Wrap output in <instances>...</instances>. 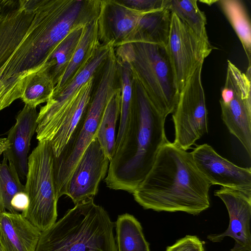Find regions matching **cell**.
I'll return each instance as SVG.
<instances>
[{
	"mask_svg": "<svg viewBox=\"0 0 251 251\" xmlns=\"http://www.w3.org/2000/svg\"><path fill=\"white\" fill-rule=\"evenodd\" d=\"M118 62L121 89V103L120 125L116 138L115 152L123 145L132 124L134 114V80L132 74L126 63L118 60Z\"/></svg>",
	"mask_w": 251,
	"mask_h": 251,
	"instance_id": "21",
	"label": "cell"
},
{
	"mask_svg": "<svg viewBox=\"0 0 251 251\" xmlns=\"http://www.w3.org/2000/svg\"><path fill=\"white\" fill-rule=\"evenodd\" d=\"M41 232L22 213L0 212V244L2 251H35Z\"/></svg>",
	"mask_w": 251,
	"mask_h": 251,
	"instance_id": "18",
	"label": "cell"
},
{
	"mask_svg": "<svg viewBox=\"0 0 251 251\" xmlns=\"http://www.w3.org/2000/svg\"><path fill=\"white\" fill-rule=\"evenodd\" d=\"M230 251H232L230 250Z\"/></svg>",
	"mask_w": 251,
	"mask_h": 251,
	"instance_id": "33",
	"label": "cell"
},
{
	"mask_svg": "<svg viewBox=\"0 0 251 251\" xmlns=\"http://www.w3.org/2000/svg\"><path fill=\"white\" fill-rule=\"evenodd\" d=\"M20 179L13 165L3 157L0 162V212L7 210L11 213H18L12 207L11 201L17 194L25 192V186L21 182Z\"/></svg>",
	"mask_w": 251,
	"mask_h": 251,
	"instance_id": "28",
	"label": "cell"
},
{
	"mask_svg": "<svg viewBox=\"0 0 251 251\" xmlns=\"http://www.w3.org/2000/svg\"><path fill=\"white\" fill-rule=\"evenodd\" d=\"M133 80V120L123 145L110 161L104 179L109 188L132 194L150 171L159 150L169 142L165 130L166 117Z\"/></svg>",
	"mask_w": 251,
	"mask_h": 251,
	"instance_id": "3",
	"label": "cell"
},
{
	"mask_svg": "<svg viewBox=\"0 0 251 251\" xmlns=\"http://www.w3.org/2000/svg\"></svg>",
	"mask_w": 251,
	"mask_h": 251,
	"instance_id": "34",
	"label": "cell"
},
{
	"mask_svg": "<svg viewBox=\"0 0 251 251\" xmlns=\"http://www.w3.org/2000/svg\"><path fill=\"white\" fill-rule=\"evenodd\" d=\"M55 86L46 67L31 77L21 98L25 105L36 107L47 102L54 92Z\"/></svg>",
	"mask_w": 251,
	"mask_h": 251,
	"instance_id": "27",
	"label": "cell"
},
{
	"mask_svg": "<svg viewBox=\"0 0 251 251\" xmlns=\"http://www.w3.org/2000/svg\"><path fill=\"white\" fill-rule=\"evenodd\" d=\"M227 210L229 223L227 229L220 234H210L207 238L213 242H221L229 236L235 241L232 251H251V195L238 190L221 187L214 192Z\"/></svg>",
	"mask_w": 251,
	"mask_h": 251,
	"instance_id": "14",
	"label": "cell"
},
{
	"mask_svg": "<svg viewBox=\"0 0 251 251\" xmlns=\"http://www.w3.org/2000/svg\"><path fill=\"white\" fill-rule=\"evenodd\" d=\"M171 21V13L166 8L143 13L128 43L141 42L166 47L169 40Z\"/></svg>",
	"mask_w": 251,
	"mask_h": 251,
	"instance_id": "20",
	"label": "cell"
},
{
	"mask_svg": "<svg viewBox=\"0 0 251 251\" xmlns=\"http://www.w3.org/2000/svg\"><path fill=\"white\" fill-rule=\"evenodd\" d=\"M121 89L109 99L101 117L96 133V138L107 158L111 161L116 148L115 129L120 116Z\"/></svg>",
	"mask_w": 251,
	"mask_h": 251,
	"instance_id": "22",
	"label": "cell"
},
{
	"mask_svg": "<svg viewBox=\"0 0 251 251\" xmlns=\"http://www.w3.org/2000/svg\"><path fill=\"white\" fill-rule=\"evenodd\" d=\"M221 118L251 155V69L242 72L229 60L220 99Z\"/></svg>",
	"mask_w": 251,
	"mask_h": 251,
	"instance_id": "8",
	"label": "cell"
},
{
	"mask_svg": "<svg viewBox=\"0 0 251 251\" xmlns=\"http://www.w3.org/2000/svg\"><path fill=\"white\" fill-rule=\"evenodd\" d=\"M29 203L28 198L25 192L17 194L11 200V205L17 212L25 211Z\"/></svg>",
	"mask_w": 251,
	"mask_h": 251,
	"instance_id": "31",
	"label": "cell"
},
{
	"mask_svg": "<svg viewBox=\"0 0 251 251\" xmlns=\"http://www.w3.org/2000/svg\"><path fill=\"white\" fill-rule=\"evenodd\" d=\"M113 48L114 47L111 43H101L90 60L73 79L61 90L54 92L46 104L40 108L36 130L38 141H47L79 90L95 76Z\"/></svg>",
	"mask_w": 251,
	"mask_h": 251,
	"instance_id": "11",
	"label": "cell"
},
{
	"mask_svg": "<svg viewBox=\"0 0 251 251\" xmlns=\"http://www.w3.org/2000/svg\"><path fill=\"white\" fill-rule=\"evenodd\" d=\"M201 64L179 92L172 116L175 126L173 144L187 151L208 132L207 110L201 80Z\"/></svg>",
	"mask_w": 251,
	"mask_h": 251,
	"instance_id": "9",
	"label": "cell"
},
{
	"mask_svg": "<svg viewBox=\"0 0 251 251\" xmlns=\"http://www.w3.org/2000/svg\"><path fill=\"white\" fill-rule=\"evenodd\" d=\"M126 6L141 13L165 8L166 0H119Z\"/></svg>",
	"mask_w": 251,
	"mask_h": 251,
	"instance_id": "29",
	"label": "cell"
},
{
	"mask_svg": "<svg viewBox=\"0 0 251 251\" xmlns=\"http://www.w3.org/2000/svg\"><path fill=\"white\" fill-rule=\"evenodd\" d=\"M143 13L126 6L119 0H100L98 18L100 43H112L115 48L129 42Z\"/></svg>",
	"mask_w": 251,
	"mask_h": 251,
	"instance_id": "16",
	"label": "cell"
},
{
	"mask_svg": "<svg viewBox=\"0 0 251 251\" xmlns=\"http://www.w3.org/2000/svg\"><path fill=\"white\" fill-rule=\"evenodd\" d=\"M194 162L211 185H220L251 195V169L238 166L219 155L207 144L191 152Z\"/></svg>",
	"mask_w": 251,
	"mask_h": 251,
	"instance_id": "13",
	"label": "cell"
},
{
	"mask_svg": "<svg viewBox=\"0 0 251 251\" xmlns=\"http://www.w3.org/2000/svg\"><path fill=\"white\" fill-rule=\"evenodd\" d=\"M115 223L117 251H150L142 226L133 215H119Z\"/></svg>",
	"mask_w": 251,
	"mask_h": 251,
	"instance_id": "23",
	"label": "cell"
},
{
	"mask_svg": "<svg viewBox=\"0 0 251 251\" xmlns=\"http://www.w3.org/2000/svg\"><path fill=\"white\" fill-rule=\"evenodd\" d=\"M166 251H204V249L202 242L197 236L186 235L167 247Z\"/></svg>",
	"mask_w": 251,
	"mask_h": 251,
	"instance_id": "30",
	"label": "cell"
},
{
	"mask_svg": "<svg viewBox=\"0 0 251 251\" xmlns=\"http://www.w3.org/2000/svg\"><path fill=\"white\" fill-rule=\"evenodd\" d=\"M100 79L92 94L87 112L64 151L53 163L58 197L66 195L72 174L84 152L96 138L97 130L111 96L120 89L118 62L111 51L101 68Z\"/></svg>",
	"mask_w": 251,
	"mask_h": 251,
	"instance_id": "6",
	"label": "cell"
},
{
	"mask_svg": "<svg viewBox=\"0 0 251 251\" xmlns=\"http://www.w3.org/2000/svg\"><path fill=\"white\" fill-rule=\"evenodd\" d=\"M54 159L52 148L45 141H38L28 157L25 186L29 203L22 214L41 232L52 226L57 217Z\"/></svg>",
	"mask_w": 251,
	"mask_h": 251,
	"instance_id": "7",
	"label": "cell"
},
{
	"mask_svg": "<svg viewBox=\"0 0 251 251\" xmlns=\"http://www.w3.org/2000/svg\"><path fill=\"white\" fill-rule=\"evenodd\" d=\"M211 185L191 152L169 141L159 150L150 171L132 194L146 209L197 215L210 206Z\"/></svg>",
	"mask_w": 251,
	"mask_h": 251,
	"instance_id": "2",
	"label": "cell"
},
{
	"mask_svg": "<svg viewBox=\"0 0 251 251\" xmlns=\"http://www.w3.org/2000/svg\"><path fill=\"white\" fill-rule=\"evenodd\" d=\"M197 0H166L165 8L175 14L198 35L208 38L206 30V17L199 8Z\"/></svg>",
	"mask_w": 251,
	"mask_h": 251,
	"instance_id": "26",
	"label": "cell"
},
{
	"mask_svg": "<svg viewBox=\"0 0 251 251\" xmlns=\"http://www.w3.org/2000/svg\"><path fill=\"white\" fill-rule=\"evenodd\" d=\"M115 226L104 208L90 199L42 231L35 251H117Z\"/></svg>",
	"mask_w": 251,
	"mask_h": 251,
	"instance_id": "4",
	"label": "cell"
},
{
	"mask_svg": "<svg viewBox=\"0 0 251 251\" xmlns=\"http://www.w3.org/2000/svg\"><path fill=\"white\" fill-rule=\"evenodd\" d=\"M38 116L36 107L27 105L16 117V123L5 138L0 139V155L14 166L20 178L26 177L28 169V153L30 141L37 126Z\"/></svg>",
	"mask_w": 251,
	"mask_h": 251,
	"instance_id": "15",
	"label": "cell"
},
{
	"mask_svg": "<svg viewBox=\"0 0 251 251\" xmlns=\"http://www.w3.org/2000/svg\"><path fill=\"white\" fill-rule=\"evenodd\" d=\"M214 48L208 38L201 37L171 13L170 34L166 50L179 93L197 67Z\"/></svg>",
	"mask_w": 251,
	"mask_h": 251,
	"instance_id": "10",
	"label": "cell"
},
{
	"mask_svg": "<svg viewBox=\"0 0 251 251\" xmlns=\"http://www.w3.org/2000/svg\"><path fill=\"white\" fill-rule=\"evenodd\" d=\"M98 18L83 26L72 58L56 84L54 92L61 90L67 85L86 65L101 44L99 38Z\"/></svg>",
	"mask_w": 251,
	"mask_h": 251,
	"instance_id": "19",
	"label": "cell"
},
{
	"mask_svg": "<svg viewBox=\"0 0 251 251\" xmlns=\"http://www.w3.org/2000/svg\"><path fill=\"white\" fill-rule=\"evenodd\" d=\"M95 77L82 86L46 141L57 158L70 141L85 114L91 100Z\"/></svg>",
	"mask_w": 251,
	"mask_h": 251,
	"instance_id": "17",
	"label": "cell"
},
{
	"mask_svg": "<svg viewBox=\"0 0 251 251\" xmlns=\"http://www.w3.org/2000/svg\"><path fill=\"white\" fill-rule=\"evenodd\" d=\"M114 49L117 60L128 65L156 109L166 117L173 113L179 93L166 47L132 42Z\"/></svg>",
	"mask_w": 251,
	"mask_h": 251,
	"instance_id": "5",
	"label": "cell"
},
{
	"mask_svg": "<svg viewBox=\"0 0 251 251\" xmlns=\"http://www.w3.org/2000/svg\"><path fill=\"white\" fill-rule=\"evenodd\" d=\"M85 25L77 26L72 30L57 45L48 59L46 68L50 74L55 85L61 77L72 58Z\"/></svg>",
	"mask_w": 251,
	"mask_h": 251,
	"instance_id": "25",
	"label": "cell"
},
{
	"mask_svg": "<svg viewBox=\"0 0 251 251\" xmlns=\"http://www.w3.org/2000/svg\"><path fill=\"white\" fill-rule=\"evenodd\" d=\"M0 251H2V249H1V248L0 244Z\"/></svg>",
	"mask_w": 251,
	"mask_h": 251,
	"instance_id": "32",
	"label": "cell"
},
{
	"mask_svg": "<svg viewBox=\"0 0 251 251\" xmlns=\"http://www.w3.org/2000/svg\"><path fill=\"white\" fill-rule=\"evenodd\" d=\"M218 2L242 44L248 67H251V25L244 4L239 0H220Z\"/></svg>",
	"mask_w": 251,
	"mask_h": 251,
	"instance_id": "24",
	"label": "cell"
},
{
	"mask_svg": "<svg viewBox=\"0 0 251 251\" xmlns=\"http://www.w3.org/2000/svg\"><path fill=\"white\" fill-rule=\"evenodd\" d=\"M0 111L21 98L53 51L45 28V0L0 1Z\"/></svg>",
	"mask_w": 251,
	"mask_h": 251,
	"instance_id": "1",
	"label": "cell"
},
{
	"mask_svg": "<svg viewBox=\"0 0 251 251\" xmlns=\"http://www.w3.org/2000/svg\"><path fill=\"white\" fill-rule=\"evenodd\" d=\"M110 161L95 138L84 152L68 182L66 195L75 205L94 199L98 194Z\"/></svg>",
	"mask_w": 251,
	"mask_h": 251,
	"instance_id": "12",
	"label": "cell"
}]
</instances>
